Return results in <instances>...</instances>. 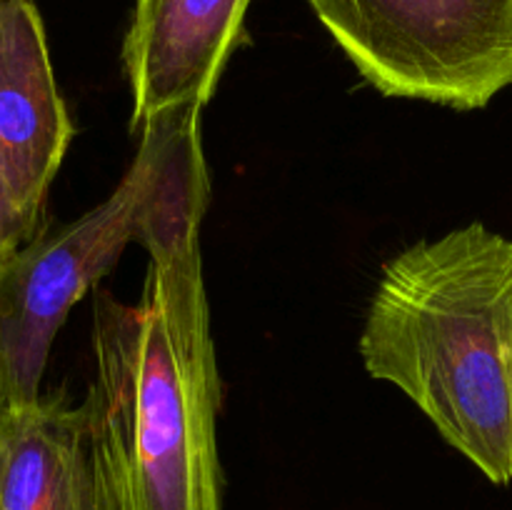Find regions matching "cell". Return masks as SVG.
<instances>
[{
	"mask_svg": "<svg viewBox=\"0 0 512 510\" xmlns=\"http://www.w3.org/2000/svg\"><path fill=\"white\" fill-rule=\"evenodd\" d=\"M203 143L175 170L140 245V303L93 293L95 378L83 400L98 510H223L220 375L200 258Z\"/></svg>",
	"mask_w": 512,
	"mask_h": 510,
	"instance_id": "cell-1",
	"label": "cell"
},
{
	"mask_svg": "<svg viewBox=\"0 0 512 510\" xmlns=\"http://www.w3.org/2000/svg\"><path fill=\"white\" fill-rule=\"evenodd\" d=\"M358 348L490 483H512V238L470 223L390 258Z\"/></svg>",
	"mask_w": 512,
	"mask_h": 510,
	"instance_id": "cell-2",
	"label": "cell"
},
{
	"mask_svg": "<svg viewBox=\"0 0 512 510\" xmlns=\"http://www.w3.org/2000/svg\"><path fill=\"white\" fill-rule=\"evenodd\" d=\"M200 110L150 120L118 188L80 218L33 235L0 263V388L5 408L40 398L60 325L130 243H140L175 170L200 143Z\"/></svg>",
	"mask_w": 512,
	"mask_h": 510,
	"instance_id": "cell-3",
	"label": "cell"
},
{
	"mask_svg": "<svg viewBox=\"0 0 512 510\" xmlns=\"http://www.w3.org/2000/svg\"><path fill=\"white\" fill-rule=\"evenodd\" d=\"M388 98L485 108L512 85V0H308Z\"/></svg>",
	"mask_w": 512,
	"mask_h": 510,
	"instance_id": "cell-4",
	"label": "cell"
},
{
	"mask_svg": "<svg viewBox=\"0 0 512 510\" xmlns=\"http://www.w3.org/2000/svg\"><path fill=\"white\" fill-rule=\"evenodd\" d=\"M250 0H135L123 40L130 130L183 108H203L243 38Z\"/></svg>",
	"mask_w": 512,
	"mask_h": 510,
	"instance_id": "cell-5",
	"label": "cell"
},
{
	"mask_svg": "<svg viewBox=\"0 0 512 510\" xmlns=\"http://www.w3.org/2000/svg\"><path fill=\"white\" fill-rule=\"evenodd\" d=\"M73 133L38 5L10 0L0 13V163L33 220H40Z\"/></svg>",
	"mask_w": 512,
	"mask_h": 510,
	"instance_id": "cell-6",
	"label": "cell"
},
{
	"mask_svg": "<svg viewBox=\"0 0 512 510\" xmlns=\"http://www.w3.org/2000/svg\"><path fill=\"white\" fill-rule=\"evenodd\" d=\"M0 510H98L83 403L53 393L5 408Z\"/></svg>",
	"mask_w": 512,
	"mask_h": 510,
	"instance_id": "cell-7",
	"label": "cell"
},
{
	"mask_svg": "<svg viewBox=\"0 0 512 510\" xmlns=\"http://www.w3.org/2000/svg\"><path fill=\"white\" fill-rule=\"evenodd\" d=\"M35 228H38V220H33L20 208L3 163H0V263H5L15 250L23 248L35 235Z\"/></svg>",
	"mask_w": 512,
	"mask_h": 510,
	"instance_id": "cell-8",
	"label": "cell"
},
{
	"mask_svg": "<svg viewBox=\"0 0 512 510\" xmlns=\"http://www.w3.org/2000/svg\"><path fill=\"white\" fill-rule=\"evenodd\" d=\"M5 413V398H3V388H0V418H3Z\"/></svg>",
	"mask_w": 512,
	"mask_h": 510,
	"instance_id": "cell-9",
	"label": "cell"
},
{
	"mask_svg": "<svg viewBox=\"0 0 512 510\" xmlns=\"http://www.w3.org/2000/svg\"><path fill=\"white\" fill-rule=\"evenodd\" d=\"M8 3H10V0H0V13H3L5 5H8Z\"/></svg>",
	"mask_w": 512,
	"mask_h": 510,
	"instance_id": "cell-10",
	"label": "cell"
}]
</instances>
